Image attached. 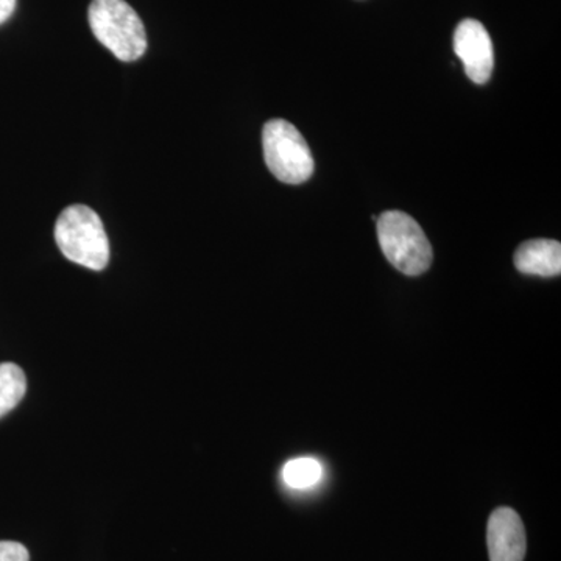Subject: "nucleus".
I'll return each instance as SVG.
<instances>
[{"mask_svg":"<svg viewBox=\"0 0 561 561\" xmlns=\"http://www.w3.org/2000/svg\"><path fill=\"white\" fill-rule=\"evenodd\" d=\"M55 241L70 262L101 272L110 262V241L99 214L84 205L66 208L55 225Z\"/></svg>","mask_w":561,"mask_h":561,"instance_id":"1","label":"nucleus"},{"mask_svg":"<svg viewBox=\"0 0 561 561\" xmlns=\"http://www.w3.org/2000/svg\"><path fill=\"white\" fill-rule=\"evenodd\" d=\"M88 18L99 43L121 61H136L146 54V27L125 0H92Z\"/></svg>","mask_w":561,"mask_h":561,"instance_id":"2","label":"nucleus"},{"mask_svg":"<svg viewBox=\"0 0 561 561\" xmlns=\"http://www.w3.org/2000/svg\"><path fill=\"white\" fill-rule=\"evenodd\" d=\"M378 239L382 253L398 271L408 276L430 271L434 253L423 228L409 214L386 210L378 219Z\"/></svg>","mask_w":561,"mask_h":561,"instance_id":"3","label":"nucleus"},{"mask_svg":"<svg viewBox=\"0 0 561 561\" xmlns=\"http://www.w3.org/2000/svg\"><path fill=\"white\" fill-rule=\"evenodd\" d=\"M265 164L286 184H301L311 179L313 157L300 131L287 121L273 119L262 130Z\"/></svg>","mask_w":561,"mask_h":561,"instance_id":"4","label":"nucleus"},{"mask_svg":"<svg viewBox=\"0 0 561 561\" xmlns=\"http://www.w3.org/2000/svg\"><path fill=\"white\" fill-rule=\"evenodd\" d=\"M454 51L463 62L468 79L476 84L490 80L494 68L493 43L486 28L476 20H465L454 32Z\"/></svg>","mask_w":561,"mask_h":561,"instance_id":"5","label":"nucleus"},{"mask_svg":"<svg viewBox=\"0 0 561 561\" xmlns=\"http://www.w3.org/2000/svg\"><path fill=\"white\" fill-rule=\"evenodd\" d=\"M490 561H523L526 557V529L518 513L501 507L491 513L486 529Z\"/></svg>","mask_w":561,"mask_h":561,"instance_id":"6","label":"nucleus"},{"mask_svg":"<svg viewBox=\"0 0 561 561\" xmlns=\"http://www.w3.org/2000/svg\"><path fill=\"white\" fill-rule=\"evenodd\" d=\"M515 267L524 275L552 278L561 272V245L551 239L524 242L515 253Z\"/></svg>","mask_w":561,"mask_h":561,"instance_id":"7","label":"nucleus"},{"mask_svg":"<svg viewBox=\"0 0 561 561\" xmlns=\"http://www.w3.org/2000/svg\"><path fill=\"white\" fill-rule=\"evenodd\" d=\"M27 391V379L16 364H0V419L13 411Z\"/></svg>","mask_w":561,"mask_h":561,"instance_id":"8","label":"nucleus"},{"mask_svg":"<svg viewBox=\"0 0 561 561\" xmlns=\"http://www.w3.org/2000/svg\"><path fill=\"white\" fill-rule=\"evenodd\" d=\"M321 465L313 459H295L287 461L283 468V479L290 489L305 490L311 489L320 482Z\"/></svg>","mask_w":561,"mask_h":561,"instance_id":"9","label":"nucleus"},{"mask_svg":"<svg viewBox=\"0 0 561 561\" xmlns=\"http://www.w3.org/2000/svg\"><path fill=\"white\" fill-rule=\"evenodd\" d=\"M0 561H31V553L21 542L0 541Z\"/></svg>","mask_w":561,"mask_h":561,"instance_id":"10","label":"nucleus"},{"mask_svg":"<svg viewBox=\"0 0 561 561\" xmlns=\"http://www.w3.org/2000/svg\"><path fill=\"white\" fill-rule=\"evenodd\" d=\"M16 9V0H0V24L9 21Z\"/></svg>","mask_w":561,"mask_h":561,"instance_id":"11","label":"nucleus"}]
</instances>
